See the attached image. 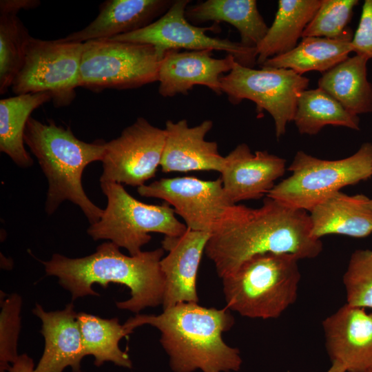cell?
I'll return each mask as SVG.
<instances>
[{"mask_svg":"<svg viewBox=\"0 0 372 372\" xmlns=\"http://www.w3.org/2000/svg\"><path fill=\"white\" fill-rule=\"evenodd\" d=\"M101 187L107 197V206L100 219L87 230L94 240H110L135 256L150 241L149 233L176 237L187 230L165 202L160 205L143 203L116 183L102 182Z\"/></svg>","mask_w":372,"mask_h":372,"instance_id":"7","label":"cell"},{"mask_svg":"<svg viewBox=\"0 0 372 372\" xmlns=\"http://www.w3.org/2000/svg\"><path fill=\"white\" fill-rule=\"evenodd\" d=\"M31 36L16 14H0V93H6L21 69Z\"/></svg>","mask_w":372,"mask_h":372,"instance_id":"29","label":"cell"},{"mask_svg":"<svg viewBox=\"0 0 372 372\" xmlns=\"http://www.w3.org/2000/svg\"><path fill=\"white\" fill-rule=\"evenodd\" d=\"M83 43L31 37L23 66L11 89L16 95L49 92L55 107L70 105L79 87Z\"/></svg>","mask_w":372,"mask_h":372,"instance_id":"10","label":"cell"},{"mask_svg":"<svg viewBox=\"0 0 372 372\" xmlns=\"http://www.w3.org/2000/svg\"><path fill=\"white\" fill-rule=\"evenodd\" d=\"M165 250L141 251L126 256L112 242L101 244L87 256L70 258L54 254L43 262L48 276L58 277L59 284L70 291L72 300L87 295L99 296L92 287H106L110 282L127 287L130 298L116 302L118 309L138 313L147 307L163 303L165 279L161 260Z\"/></svg>","mask_w":372,"mask_h":372,"instance_id":"3","label":"cell"},{"mask_svg":"<svg viewBox=\"0 0 372 372\" xmlns=\"http://www.w3.org/2000/svg\"><path fill=\"white\" fill-rule=\"evenodd\" d=\"M311 234L317 239L329 234L364 238L372 234L370 198L337 192L310 211Z\"/></svg>","mask_w":372,"mask_h":372,"instance_id":"21","label":"cell"},{"mask_svg":"<svg viewBox=\"0 0 372 372\" xmlns=\"http://www.w3.org/2000/svg\"><path fill=\"white\" fill-rule=\"evenodd\" d=\"M298 260L273 253L247 259L222 278L227 307L250 318H278L298 298Z\"/></svg>","mask_w":372,"mask_h":372,"instance_id":"5","label":"cell"},{"mask_svg":"<svg viewBox=\"0 0 372 372\" xmlns=\"http://www.w3.org/2000/svg\"><path fill=\"white\" fill-rule=\"evenodd\" d=\"M234 323L227 307L218 309L183 302L159 315L137 314L124 326L132 333L144 324L157 328L174 372H229L240 370L242 362L239 350L227 345L222 337Z\"/></svg>","mask_w":372,"mask_h":372,"instance_id":"2","label":"cell"},{"mask_svg":"<svg viewBox=\"0 0 372 372\" xmlns=\"http://www.w3.org/2000/svg\"><path fill=\"white\" fill-rule=\"evenodd\" d=\"M322 251L320 239L311 234L307 211L266 196L258 208L238 205L233 217L211 236L205 253L223 278L258 254H290L301 260L315 258Z\"/></svg>","mask_w":372,"mask_h":372,"instance_id":"1","label":"cell"},{"mask_svg":"<svg viewBox=\"0 0 372 372\" xmlns=\"http://www.w3.org/2000/svg\"><path fill=\"white\" fill-rule=\"evenodd\" d=\"M366 372H372V368L369 369V371H367Z\"/></svg>","mask_w":372,"mask_h":372,"instance_id":"37","label":"cell"},{"mask_svg":"<svg viewBox=\"0 0 372 372\" xmlns=\"http://www.w3.org/2000/svg\"><path fill=\"white\" fill-rule=\"evenodd\" d=\"M189 2V0H174L163 15L149 25L109 39L152 45L161 59L169 50L224 51L233 55L238 63L254 68L257 63L256 48L245 46L240 42L208 35L207 31H220L216 23L209 27L192 24L185 17Z\"/></svg>","mask_w":372,"mask_h":372,"instance_id":"12","label":"cell"},{"mask_svg":"<svg viewBox=\"0 0 372 372\" xmlns=\"http://www.w3.org/2000/svg\"><path fill=\"white\" fill-rule=\"evenodd\" d=\"M212 51H167L158 72L159 94L163 97L187 94L194 86L203 85L220 95V78L223 74L231 70L236 61L231 54L222 59L214 58Z\"/></svg>","mask_w":372,"mask_h":372,"instance_id":"16","label":"cell"},{"mask_svg":"<svg viewBox=\"0 0 372 372\" xmlns=\"http://www.w3.org/2000/svg\"><path fill=\"white\" fill-rule=\"evenodd\" d=\"M351 31L338 39L304 37L291 50L265 61L260 67L291 70L302 75L310 71L324 73L349 57L353 52Z\"/></svg>","mask_w":372,"mask_h":372,"instance_id":"25","label":"cell"},{"mask_svg":"<svg viewBox=\"0 0 372 372\" xmlns=\"http://www.w3.org/2000/svg\"><path fill=\"white\" fill-rule=\"evenodd\" d=\"M34 362L26 354L19 355L9 368L8 372H34Z\"/></svg>","mask_w":372,"mask_h":372,"instance_id":"35","label":"cell"},{"mask_svg":"<svg viewBox=\"0 0 372 372\" xmlns=\"http://www.w3.org/2000/svg\"><path fill=\"white\" fill-rule=\"evenodd\" d=\"M320 4L321 0H279L274 20L256 47V63L261 65L293 49Z\"/></svg>","mask_w":372,"mask_h":372,"instance_id":"24","label":"cell"},{"mask_svg":"<svg viewBox=\"0 0 372 372\" xmlns=\"http://www.w3.org/2000/svg\"><path fill=\"white\" fill-rule=\"evenodd\" d=\"M32 311L42 322L41 333L45 338L43 353L34 372H63L69 366L73 372H81L86 353L73 304L50 312L36 304Z\"/></svg>","mask_w":372,"mask_h":372,"instance_id":"20","label":"cell"},{"mask_svg":"<svg viewBox=\"0 0 372 372\" xmlns=\"http://www.w3.org/2000/svg\"><path fill=\"white\" fill-rule=\"evenodd\" d=\"M358 0H321V4L304 29L302 38H342L351 29L348 27Z\"/></svg>","mask_w":372,"mask_h":372,"instance_id":"30","label":"cell"},{"mask_svg":"<svg viewBox=\"0 0 372 372\" xmlns=\"http://www.w3.org/2000/svg\"><path fill=\"white\" fill-rule=\"evenodd\" d=\"M24 142L48 179L46 213L52 214L61 203L70 200L81 208L90 225L97 222L103 209L89 199L81 179L89 164L101 161L105 142H84L70 127L58 126L53 121L43 123L32 116L25 125Z\"/></svg>","mask_w":372,"mask_h":372,"instance_id":"4","label":"cell"},{"mask_svg":"<svg viewBox=\"0 0 372 372\" xmlns=\"http://www.w3.org/2000/svg\"><path fill=\"white\" fill-rule=\"evenodd\" d=\"M137 192L141 196L159 198L173 207L187 229L211 235L226 225L238 208L226 195L220 178H163L137 187Z\"/></svg>","mask_w":372,"mask_h":372,"instance_id":"11","label":"cell"},{"mask_svg":"<svg viewBox=\"0 0 372 372\" xmlns=\"http://www.w3.org/2000/svg\"><path fill=\"white\" fill-rule=\"evenodd\" d=\"M351 46L355 54L372 59V0L364 1L360 21Z\"/></svg>","mask_w":372,"mask_h":372,"instance_id":"33","label":"cell"},{"mask_svg":"<svg viewBox=\"0 0 372 372\" xmlns=\"http://www.w3.org/2000/svg\"><path fill=\"white\" fill-rule=\"evenodd\" d=\"M293 121L300 134L311 136L327 125L360 130L359 117L320 87L301 92Z\"/></svg>","mask_w":372,"mask_h":372,"instance_id":"28","label":"cell"},{"mask_svg":"<svg viewBox=\"0 0 372 372\" xmlns=\"http://www.w3.org/2000/svg\"><path fill=\"white\" fill-rule=\"evenodd\" d=\"M213 122L207 119L189 127L187 119L167 120L165 141L160 167L163 172H221L225 156L215 141L205 140Z\"/></svg>","mask_w":372,"mask_h":372,"instance_id":"18","label":"cell"},{"mask_svg":"<svg viewBox=\"0 0 372 372\" xmlns=\"http://www.w3.org/2000/svg\"><path fill=\"white\" fill-rule=\"evenodd\" d=\"M161 60L152 45L111 39L87 41L83 43L79 87L94 92L141 87L157 81Z\"/></svg>","mask_w":372,"mask_h":372,"instance_id":"8","label":"cell"},{"mask_svg":"<svg viewBox=\"0 0 372 372\" xmlns=\"http://www.w3.org/2000/svg\"><path fill=\"white\" fill-rule=\"evenodd\" d=\"M369 60L358 54L349 56L323 73L318 81V87L358 116L372 112V84L367 78Z\"/></svg>","mask_w":372,"mask_h":372,"instance_id":"23","label":"cell"},{"mask_svg":"<svg viewBox=\"0 0 372 372\" xmlns=\"http://www.w3.org/2000/svg\"><path fill=\"white\" fill-rule=\"evenodd\" d=\"M38 0H1L0 14H16L21 10L36 8L40 5Z\"/></svg>","mask_w":372,"mask_h":372,"instance_id":"34","label":"cell"},{"mask_svg":"<svg viewBox=\"0 0 372 372\" xmlns=\"http://www.w3.org/2000/svg\"><path fill=\"white\" fill-rule=\"evenodd\" d=\"M221 90L234 105L247 99L256 105L258 114L264 110L273 118L278 139L293 121L301 92L309 79L291 70L263 68L254 69L235 62L231 70L220 78Z\"/></svg>","mask_w":372,"mask_h":372,"instance_id":"9","label":"cell"},{"mask_svg":"<svg viewBox=\"0 0 372 372\" xmlns=\"http://www.w3.org/2000/svg\"><path fill=\"white\" fill-rule=\"evenodd\" d=\"M76 319L80 327L86 355L94 357L97 366L105 362L125 368L132 367L128 354L119 347L123 338H128L132 333L116 318L106 319L87 313H77Z\"/></svg>","mask_w":372,"mask_h":372,"instance_id":"27","label":"cell"},{"mask_svg":"<svg viewBox=\"0 0 372 372\" xmlns=\"http://www.w3.org/2000/svg\"><path fill=\"white\" fill-rule=\"evenodd\" d=\"M185 17L196 23H229L238 31L240 42L252 48L260 43L269 28L255 0H207L187 6Z\"/></svg>","mask_w":372,"mask_h":372,"instance_id":"22","label":"cell"},{"mask_svg":"<svg viewBox=\"0 0 372 372\" xmlns=\"http://www.w3.org/2000/svg\"><path fill=\"white\" fill-rule=\"evenodd\" d=\"M166 133L147 119L138 118L121 135L105 143L101 183L141 187L156 176Z\"/></svg>","mask_w":372,"mask_h":372,"instance_id":"13","label":"cell"},{"mask_svg":"<svg viewBox=\"0 0 372 372\" xmlns=\"http://www.w3.org/2000/svg\"><path fill=\"white\" fill-rule=\"evenodd\" d=\"M52 100L49 92L30 93L1 99L0 151L18 166L33 163L24 146V132L32 112Z\"/></svg>","mask_w":372,"mask_h":372,"instance_id":"26","label":"cell"},{"mask_svg":"<svg viewBox=\"0 0 372 372\" xmlns=\"http://www.w3.org/2000/svg\"><path fill=\"white\" fill-rule=\"evenodd\" d=\"M285 171V158L267 151L252 153L241 143L225 156L220 178L226 195L236 204L266 196Z\"/></svg>","mask_w":372,"mask_h":372,"instance_id":"15","label":"cell"},{"mask_svg":"<svg viewBox=\"0 0 372 372\" xmlns=\"http://www.w3.org/2000/svg\"><path fill=\"white\" fill-rule=\"evenodd\" d=\"M325 348L332 363L347 372L372 368V313L347 303L322 322Z\"/></svg>","mask_w":372,"mask_h":372,"instance_id":"14","label":"cell"},{"mask_svg":"<svg viewBox=\"0 0 372 372\" xmlns=\"http://www.w3.org/2000/svg\"><path fill=\"white\" fill-rule=\"evenodd\" d=\"M342 281L347 304L372 309V250L352 253Z\"/></svg>","mask_w":372,"mask_h":372,"instance_id":"31","label":"cell"},{"mask_svg":"<svg viewBox=\"0 0 372 372\" xmlns=\"http://www.w3.org/2000/svg\"><path fill=\"white\" fill-rule=\"evenodd\" d=\"M172 0H107L99 6L97 17L85 28L60 39L85 43L109 39L142 29L161 17Z\"/></svg>","mask_w":372,"mask_h":372,"instance_id":"19","label":"cell"},{"mask_svg":"<svg viewBox=\"0 0 372 372\" xmlns=\"http://www.w3.org/2000/svg\"><path fill=\"white\" fill-rule=\"evenodd\" d=\"M288 170L291 176L276 184L266 196L310 211L342 188L372 176V143H364L353 155L334 161L298 151Z\"/></svg>","mask_w":372,"mask_h":372,"instance_id":"6","label":"cell"},{"mask_svg":"<svg viewBox=\"0 0 372 372\" xmlns=\"http://www.w3.org/2000/svg\"><path fill=\"white\" fill-rule=\"evenodd\" d=\"M370 204H371V209H372V198H370Z\"/></svg>","mask_w":372,"mask_h":372,"instance_id":"36","label":"cell"},{"mask_svg":"<svg viewBox=\"0 0 372 372\" xmlns=\"http://www.w3.org/2000/svg\"><path fill=\"white\" fill-rule=\"evenodd\" d=\"M0 316V362L1 372H8L18 358L17 343L20 331L21 299L13 293L1 301Z\"/></svg>","mask_w":372,"mask_h":372,"instance_id":"32","label":"cell"},{"mask_svg":"<svg viewBox=\"0 0 372 372\" xmlns=\"http://www.w3.org/2000/svg\"><path fill=\"white\" fill-rule=\"evenodd\" d=\"M211 234L187 230L180 236H165L162 248L168 254L161 260L165 279L163 309L183 302H198L197 274Z\"/></svg>","mask_w":372,"mask_h":372,"instance_id":"17","label":"cell"}]
</instances>
